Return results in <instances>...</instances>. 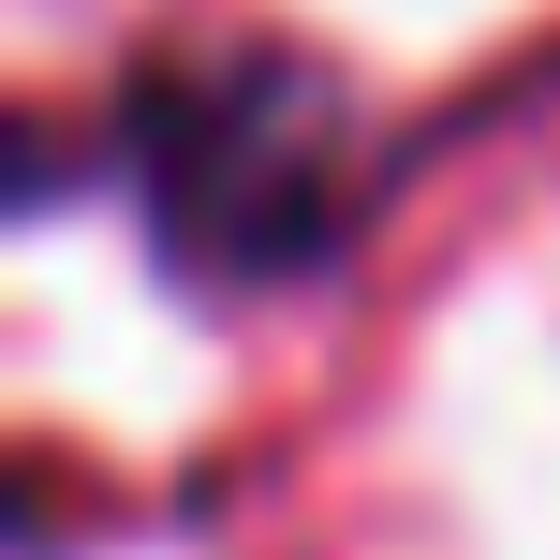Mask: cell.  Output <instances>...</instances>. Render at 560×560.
<instances>
[{
	"mask_svg": "<svg viewBox=\"0 0 560 560\" xmlns=\"http://www.w3.org/2000/svg\"><path fill=\"white\" fill-rule=\"evenodd\" d=\"M148 207L192 266H295L339 222V104L280 59H207L133 104Z\"/></svg>",
	"mask_w": 560,
	"mask_h": 560,
	"instance_id": "obj_1",
	"label": "cell"
}]
</instances>
